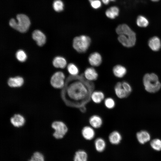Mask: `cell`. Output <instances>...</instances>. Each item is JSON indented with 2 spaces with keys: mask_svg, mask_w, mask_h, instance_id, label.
Returning a JSON list of instances; mask_svg holds the SVG:
<instances>
[{
  "mask_svg": "<svg viewBox=\"0 0 161 161\" xmlns=\"http://www.w3.org/2000/svg\"><path fill=\"white\" fill-rule=\"evenodd\" d=\"M82 76L72 81L65 89L70 105L78 108L86 106L91 100V95L94 87L91 81L85 80Z\"/></svg>",
  "mask_w": 161,
  "mask_h": 161,
  "instance_id": "1",
  "label": "cell"
},
{
  "mask_svg": "<svg viewBox=\"0 0 161 161\" xmlns=\"http://www.w3.org/2000/svg\"><path fill=\"white\" fill-rule=\"evenodd\" d=\"M143 83L145 90L150 93L156 92L161 87L157 76L153 73L145 74L143 78Z\"/></svg>",
  "mask_w": 161,
  "mask_h": 161,
  "instance_id": "2",
  "label": "cell"
},
{
  "mask_svg": "<svg viewBox=\"0 0 161 161\" xmlns=\"http://www.w3.org/2000/svg\"><path fill=\"white\" fill-rule=\"evenodd\" d=\"M17 21L13 19H11L9 21L10 26L22 33L26 32L28 30L30 24L29 18L24 14H19L16 16Z\"/></svg>",
  "mask_w": 161,
  "mask_h": 161,
  "instance_id": "3",
  "label": "cell"
},
{
  "mask_svg": "<svg viewBox=\"0 0 161 161\" xmlns=\"http://www.w3.org/2000/svg\"><path fill=\"white\" fill-rule=\"evenodd\" d=\"M136 34L130 27L127 25L123 29L122 34L119 35L118 40L125 47H130L134 46L136 43Z\"/></svg>",
  "mask_w": 161,
  "mask_h": 161,
  "instance_id": "4",
  "label": "cell"
},
{
  "mask_svg": "<svg viewBox=\"0 0 161 161\" xmlns=\"http://www.w3.org/2000/svg\"><path fill=\"white\" fill-rule=\"evenodd\" d=\"M91 41V39L89 36L84 35L77 36L73 39V47L78 52L84 53L88 49Z\"/></svg>",
  "mask_w": 161,
  "mask_h": 161,
  "instance_id": "5",
  "label": "cell"
},
{
  "mask_svg": "<svg viewBox=\"0 0 161 161\" xmlns=\"http://www.w3.org/2000/svg\"><path fill=\"white\" fill-rule=\"evenodd\" d=\"M52 128L55 130L53 136L56 139L62 138L67 133L68 128L66 124L61 121H55L52 124Z\"/></svg>",
  "mask_w": 161,
  "mask_h": 161,
  "instance_id": "6",
  "label": "cell"
},
{
  "mask_svg": "<svg viewBox=\"0 0 161 161\" xmlns=\"http://www.w3.org/2000/svg\"><path fill=\"white\" fill-rule=\"evenodd\" d=\"M65 76L63 72L61 71L56 72L51 77V84L54 88H62L65 85Z\"/></svg>",
  "mask_w": 161,
  "mask_h": 161,
  "instance_id": "7",
  "label": "cell"
},
{
  "mask_svg": "<svg viewBox=\"0 0 161 161\" xmlns=\"http://www.w3.org/2000/svg\"><path fill=\"white\" fill-rule=\"evenodd\" d=\"M32 37L37 44L39 46H43L46 41V37L44 34L39 30H35L32 33Z\"/></svg>",
  "mask_w": 161,
  "mask_h": 161,
  "instance_id": "8",
  "label": "cell"
},
{
  "mask_svg": "<svg viewBox=\"0 0 161 161\" xmlns=\"http://www.w3.org/2000/svg\"><path fill=\"white\" fill-rule=\"evenodd\" d=\"M81 134L85 140H92L95 136L94 129L90 126L84 127L81 130Z\"/></svg>",
  "mask_w": 161,
  "mask_h": 161,
  "instance_id": "9",
  "label": "cell"
},
{
  "mask_svg": "<svg viewBox=\"0 0 161 161\" xmlns=\"http://www.w3.org/2000/svg\"><path fill=\"white\" fill-rule=\"evenodd\" d=\"M102 58L101 55L95 52L92 53L89 56L88 61L91 65L93 66H98L102 62Z\"/></svg>",
  "mask_w": 161,
  "mask_h": 161,
  "instance_id": "10",
  "label": "cell"
},
{
  "mask_svg": "<svg viewBox=\"0 0 161 161\" xmlns=\"http://www.w3.org/2000/svg\"><path fill=\"white\" fill-rule=\"evenodd\" d=\"M84 76L86 80L92 81L97 79L98 74L94 68L92 67H89L85 69Z\"/></svg>",
  "mask_w": 161,
  "mask_h": 161,
  "instance_id": "11",
  "label": "cell"
},
{
  "mask_svg": "<svg viewBox=\"0 0 161 161\" xmlns=\"http://www.w3.org/2000/svg\"><path fill=\"white\" fill-rule=\"evenodd\" d=\"M90 126L94 129L100 128L103 123L101 117L97 115H94L90 117L89 119Z\"/></svg>",
  "mask_w": 161,
  "mask_h": 161,
  "instance_id": "12",
  "label": "cell"
},
{
  "mask_svg": "<svg viewBox=\"0 0 161 161\" xmlns=\"http://www.w3.org/2000/svg\"><path fill=\"white\" fill-rule=\"evenodd\" d=\"M105 99V95L100 91H93L91 95L90 100L96 104H99Z\"/></svg>",
  "mask_w": 161,
  "mask_h": 161,
  "instance_id": "13",
  "label": "cell"
},
{
  "mask_svg": "<svg viewBox=\"0 0 161 161\" xmlns=\"http://www.w3.org/2000/svg\"><path fill=\"white\" fill-rule=\"evenodd\" d=\"M114 90L116 96L119 98H124L129 95L123 88L121 82H117L116 84Z\"/></svg>",
  "mask_w": 161,
  "mask_h": 161,
  "instance_id": "14",
  "label": "cell"
},
{
  "mask_svg": "<svg viewBox=\"0 0 161 161\" xmlns=\"http://www.w3.org/2000/svg\"><path fill=\"white\" fill-rule=\"evenodd\" d=\"M148 45L152 50L157 51L159 50L161 47V41L157 37L154 36L149 40Z\"/></svg>",
  "mask_w": 161,
  "mask_h": 161,
  "instance_id": "15",
  "label": "cell"
},
{
  "mask_svg": "<svg viewBox=\"0 0 161 161\" xmlns=\"http://www.w3.org/2000/svg\"><path fill=\"white\" fill-rule=\"evenodd\" d=\"M24 80L22 78L16 76L10 78L7 81L8 86L11 87H18L21 86L24 83Z\"/></svg>",
  "mask_w": 161,
  "mask_h": 161,
  "instance_id": "16",
  "label": "cell"
},
{
  "mask_svg": "<svg viewBox=\"0 0 161 161\" xmlns=\"http://www.w3.org/2000/svg\"><path fill=\"white\" fill-rule=\"evenodd\" d=\"M136 137L138 141L141 144H144L147 143L151 138L149 133L145 130L138 132L136 134Z\"/></svg>",
  "mask_w": 161,
  "mask_h": 161,
  "instance_id": "17",
  "label": "cell"
},
{
  "mask_svg": "<svg viewBox=\"0 0 161 161\" xmlns=\"http://www.w3.org/2000/svg\"><path fill=\"white\" fill-rule=\"evenodd\" d=\"M11 124L15 127H18L24 125L25 119L21 115L17 114L14 115L10 119Z\"/></svg>",
  "mask_w": 161,
  "mask_h": 161,
  "instance_id": "18",
  "label": "cell"
},
{
  "mask_svg": "<svg viewBox=\"0 0 161 161\" xmlns=\"http://www.w3.org/2000/svg\"><path fill=\"white\" fill-rule=\"evenodd\" d=\"M122 139L121 134L117 131H112L109 136V140L110 142L114 145L119 144Z\"/></svg>",
  "mask_w": 161,
  "mask_h": 161,
  "instance_id": "19",
  "label": "cell"
},
{
  "mask_svg": "<svg viewBox=\"0 0 161 161\" xmlns=\"http://www.w3.org/2000/svg\"><path fill=\"white\" fill-rule=\"evenodd\" d=\"M113 72L116 77L118 78H122L126 74L127 70L124 66L117 65L115 66L113 68Z\"/></svg>",
  "mask_w": 161,
  "mask_h": 161,
  "instance_id": "20",
  "label": "cell"
},
{
  "mask_svg": "<svg viewBox=\"0 0 161 161\" xmlns=\"http://www.w3.org/2000/svg\"><path fill=\"white\" fill-rule=\"evenodd\" d=\"M52 64L56 68L63 69L66 66L67 62L64 58L60 56H57L53 59Z\"/></svg>",
  "mask_w": 161,
  "mask_h": 161,
  "instance_id": "21",
  "label": "cell"
},
{
  "mask_svg": "<svg viewBox=\"0 0 161 161\" xmlns=\"http://www.w3.org/2000/svg\"><path fill=\"white\" fill-rule=\"evenodd\" d=\"M120 12L119 8L115 6L111 7L105 12L106 16L109 18L114 19L118 16Z\"/></svg>",
  "mask_w": 161,
  "mask_h": 161,
  "instance_id": "22",
  "label": "cell"
},
{
  "mask_svg": "<svg viewBox=\"0 0 161 161\" xmlns=\"http://www.w3.org/2000/svg\"><path fill=\"white\" fill-rule=\"evenodd\" d=\"M95 146L96 150L99 152L103 151L105 149L106 143L104 140L102 138H97L95 141Z\"/></svg>",
  "mask_w": 161,
  "mask_h": 161,
  "instance_id": "23",
  "label": "cell"
},
{
  "mask_svg": "<svg viewBox=\"0 0 161 161\" xmlns=\"http://www.w3.org/2000/svg\"><path fill=\"white\" fill-rule=\"evenodd\" d=\"M136 23L138 26L141 27H145L148 26L149 22L148 18L145 16L140 15L137 16Z\"/></svg>",
  "mask_w": 161,
  "mask_h": 161,
  "instance_id": "24",
  "label": "cell"
},
{
  "mask_svg": "<svg viewBox=\"0 0 161 161\" xmlns=\"http://www.w3.org/2000/svg\"><path fill=\"white\" fill-rule=\"evenodd\" d=\"M74 160V161H87V154L83 150H79L75 153Z\"/></svg>",
  "mask_w": 161,
  "mask_h": 161,
  "instance_id": "25",
  "label": "cell"
},
{
  "mask_svg": "<svg viewBox=\"0 0 161 161\" xmlns=\"http://www.w3.org/2000/svg\"><path fill=\"white\" fill-rule=\"evenodd\" d=\"M67 69L69 74L73 76H76L79 72V69L78 66L72 63H70L68 65Z\"/></svg>",
  "mask_w": 161,
  "mask_h": 161,
  "instance_id": "26",
  "label": "cell"
},
{
  "mask_svg": "<svg viewBox=\"0 0 161 161\" xmlns=\"http://www.w3.org/2000/svg\"><path fill=\"white\" fill-rule=\"evenodd\" d=\"M64 4L61 0H55L53 2V7L55 11L60 12L64 10Z\"/></svg>",
  "mask_w": 161,
  "mask_h": 161,
  "instance_id": "27",
  "label": "cell"
},
{
  "mask_svg": "<svg viewBox=\"0 0 161 161\" xmlns=\"http://www.w3.org/2000/svg\"><path fill=\"white\" fill-rule=\"evenodd\" d=\"M151 148L157 151L161 150V140L159 139H155L152 140L150 142Z\"/></svg>",
  "mask_w": 161,
  "mask_h": 161,
  "instance_id": "28",
  "label": "cell"
},
{
  "mask_svg": "<svg viewBox=\"0 0 161 161\" xmlns=\"http://www.w3.org/2000/svg\"><path fill=\"white\" fill-rule=\"evenodd\" d=\"M104 104L107 109H112L114 107L115 105V102L113 98L108 97L104 99Z\"/></svg>",
  "mask_w": 161,
  "mask_h": 161,
  "instance_id": "29",
  "label": "cell"
},
{
  "mask_svg": "<svg viewBox=\"0 0 161 161\" xmlns=\"http://www.w3.org/2000/svg\"><path fill=\"white\" fill-rule=\"evenodd\" d=\"M17 59L21 62L25 61L27 58V55L25 52L22 50H19L16 54Z\"/></svg>",
  "mask_w": 161,
  "mask_h": 161,
  "instance_id": "30",
  "label": "cell"
},
{
  "mask_svg": "<svg viewBox=\"0 0 161 161\" xmlns=\"http://www.w3.org/2000/svg\"><path fill=\"white\" fill-rule=\"evenodd\" d=\"M28 161H44V157L41 153L36 152L33 154L31 159Z\"/></svg>",
  "mask_w": 161,
  "mask_h": 161,
  "instance_id": "31",
  "label": "cell"
},
{
  "mask_svg": "<svg viewBox=\"0 0 161 161\" xmlns=\"http://www.w3.org/2000/svg\"><path fill=\"white\" fill-rule=\"evenodd\" d=\"M90 3L91 7L95 9L100 8L102 5L101 2L100 0H93Z\"/></svg>",
  "mask_w": 161,
  "mask_h": 161,
  "instance_id": "32",
  "label": "cell"
},
{
  "mask_svg": "<svg viewBox=\"0 0 161 161\" xmlns=\"http://www.w3.org/2000/svg\"><path fill=\"white\" fill-rule=\"evenodd\" d=\"M122 83L123 88L127 93L129 95L132 91V88L130 85L127 82L125 81L122 82Z\"/></svg>",
  "mask_w": 161,
  "mask_h": 161,
  "instance_id": "33",
  "label": "cell"
},
{
  "mask_svg": "<svg viewBox=\"0 0 161 161\" xmlns=\"http://www.w3.org/2000/svg\"><path fill=\"white\" fill-rule=\"evenodd\" d=\"M116 0H101L103 3L106 5L108 4L110 2L114 1Z\"/></svg>",
  "mask_w": 161,
  "mask_h": 161,
  "instance_id": "34",
  "label": "cell"
},
{
  "mask_svg": "<svg viewBox=\"0 0 161 161\" xmlns=\"http://www.w3.org/2000/svg\"><path fill=\"white\" fill-rule=\"evenodd\" d=\"M79 109L82 112H86V109L85 106H83L79 108Z\"/></svg>",
  "mask_w": 161,
  "mask_h": 161,
  "instance_id": "35",
  "label": "cell"
},
{
  "mask_svg": "<svg viewBox=\"0 0 161 161\" xmlns=\"http://www.w3.org/2000/svg\"><path fill=\"white\" fill-rule=\"evenodd\" d=\"M153 2H157L160 1V0H150Z\"/></svg>",
  "mask_w": 161,
  "mask_h": 161,
  "instance_id": "36",
  "label": "cell"
}]
</instances>
